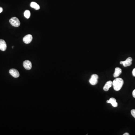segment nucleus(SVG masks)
<instances>
[{
  "label": "nucleus",
  "mask_w": 135,
  "mask_h": 135,
  "mask_svg": "<svg viewBox=\"0 0 135 135\" xmlns=\"http://www.w3.org/2000/svg\"><path fill=\"white\" fill-rule=\"evenodd\" d=\"M24 67L27 70H30L32 68V64L30 61L28 60L24 61L23 62Z\"/></svg>",
  "instance_id": "39448f33"
},
{
  "label": "nucleus",
  "mask_w": 135,
  "mask_h": 135,
  "mask_svg": "<svg viewBox=\"0 0 135 135\" xmlns=\"http://www.w3.org/2000/svg\"><path fill=\"white\" fill-rule=\"evenodd\" d=\"M33 37L32 35L30 34H28L25 36L23 38L24 42L26 44H28L31 42L32 41Z\"/></svg>",
  "instance_id": "423d86ee"
},
{
  "label": "nucleus",
  "mask_w": 135,
  "mask_h": 135,
  "mask_svg": "<svg viewBox=\"0 0 135 135\" xmlns=\"http://www.w3.org/2000/svg\"><path fill=\"white\" fill-rule=\"evenodd\" d=\"M7 48V44L5 40L0 39V50L2 51L6 50Z\"/></svg>",
  "instance_id": "6e6552de"
},
{
  "label": "nucleus",
  "mask_w": 135,
  "mask_h": 135,
  "mask_svg": "<svg viewBox=\"0 0 135 135\" xmlns=\"http://www.w3.org/2000/svg\"><path fill=\"white\" fill-rule=\"evenodd\" d=\"M24 16L27 18H29L30 17V12L29 11L26 10L24 12Z\"/></svg>",
  "instance_id": "ddd939ff"
},
{
  "label": "nucleus",
  "mask_w": 135,
  "mask_h": 135,
  "mask_svg": "<svg viewBox=\"0 0 135 135\" xmlns=\"http://www.w3.org/2000/svg\"><path fill=\"white\" fill-rule=\"evenodd\" d=\"M129 134L128 133H125V134H124L123 135H129Z\"/></svg>",
  "instance_id": "a211bd4d"
},
{
  "label": "nucleus",
  "mask_w": 135,
  "mask_h": 135,
  "mask_svg": "<svg viewBox=\"0 0 135 135\" xmlns=\"http://www.w3.org/2000/svg\"><path fill=\"white\" fill-rule=\"evenodd\" d=\"M132 96L134 98H135V89H134L132 92Z\"/></svg>",
  "instance_id": "dca6fc26"
},
{
  "label": "nucleus",
  "mask_w": 135,
  "mask_h": 135,
  "mask_svg": "<svg viewBox=\"0 0 135 135\" xmlns=\"http://www.w3.org/2000/svg\"><path fill=\"white\" fill-rule=\"evenodd\" d=\"M132 73L133 76L135 77V68L133 69L132 70Z\"/></svg>",
  "instance_id": "2eb2a0df"
},
{
  "label": "nucleus",
  "mask_w": 135,
  "mask_h": 135,
  "mask_svg": "<svg viewBox=\"0 0 135 135\" xmlns=\"http://www.w3.org/2000/svg\"><path fill=\"white\" fill-rule=\"evenodd\" d=\"M2 11H3V8L0 7V13L2 12Z\"/></svg>",
  "instance_id": "f3484780"
},
{
  "label": "nucleus",
  "mask_w": 135,
  "mask_h": 135,
  "mask_svg": "<svg viewBox=\"0 0 135 135\" xmlns=\"http://www.w3.org/2000/svg\"><path fill=\"white\" fill-rule=\"evenodd\" d=\"M107 103H110L112 104V106L114 107H116L118 106V104L116 102V99L113 98H111L110 99L107 100Z\"/></svg>",
  "instance_id": "1a4fd4ad"
},
{
  "label": "nucleus",
  "mask_w": 135,
  "mask_h": 135,
  "mask_svg": "<svg viewBox=\"0 0 135 135\" xmlns=\"http://www.w3.org/2000/svg\"><path fill=\"white\" fill-rule=\"evenodd\" d=\"M30 7L36 10H39L40 8V5L35 2H32L30 3Z\"/></svg>",
  "instance_id": "f8f14e48"
},
{
  "label": "nucleus",
  "mask_w": 135,
  "mask_h": 135,
  "mask_svg": "<svg viewBox=\"0 0 135 135\" xmlns=\"http://www.w3.org/2000/svg\"><path fill=\"white\" fill-rule=\"evenodd\" d=\"M121 73H122L121 69L119 67H117L115 69V72L113 74L114 77L115 78L117 77L121 74Z\"/></svg>",
  "instance_id": "9b49d317"
},
{
  "label": "nucleus",
  "mask_w": 135,
  "mask_h": 135,
  "mask_svg": "<svg viewBox=\"0 0 135 135\" xmlns=\"http://www.w3.org/2000/svg\"><path fill=\"white\" fill-rule=\"evenodd\" d=\"M132 61V58L131 57H129L124 61L120 62V63L123 65L124 67H127L131 65Z\"/></svg>",
  "instance_id": "20e7f679"
},
{
  "label": "nucleus",
  "mask_w": 135,
  "mask_h": 135,
  "mask_svg": "<svg viewBox=\"0 0 135 135\" xmlns=\"http://www.w3.org/2000/svg\"><path fill=\"white\" fill-rule=\"evenodd\" d=\"M98 76L96 74L92 75L89 80V83L91 85H95L97 84L98 81Z\"/></svg>",
  "instance_id": "7ed1b4c3"
},
{
  "label": "nucleus",
  "mask_w": 135,
  "mask_h": 135,
  "mask_svg": "<svg viewBox=\"0 0 135 135\" xmlns=\"http://www.w3.org/2000/svg\"><path fill=\"white\" fill-rule=\"evenodd\" d=\"M131 113L132 115L135 118V110L132 109L131 111Z\"/></svg>",
  "instance_id": "4468645a"
},
{
  "label": "nucleus",
  "mask_w": 135,
  "mask_h": 135,
  "mask_svg": "<svg viewBox=\"0 0 135 135\" xmlns=\"http://www.w3.org/2000/svg\"><path fill=\"white\" fill-rule=\"evenodd\" d=\"M10 23L12 26L15 27H18L20 25V20L18 18L16 17L11 18L10 20Z\"/></svg>",
  "instance_id": "f03ea898"
},
{
  "label": "nucleus",
  "mask_w": 135,
  "mask_h": 135,
  "mask_svg": "<svg viewBox=\"0 0 135 135\" xmlns=\"http://www.w3.org/2000/svg\"><path fill=\"white\" fill-rule=\"evenodd\" d=\"M9 73L12 77L14 78H18L20 76V74L18 70L15 69H11L9 71Z\"/></svg>",
  "instance_id": "0eeeda50"
},
{
  "label": "nucleus",
  "mask_w": 135,
  "mask_h": 135,
  "mask_svg": "<svg viewBox=\"0 0 135 135\" xmlns=\"http://www.w3.org/2000/svg\"><path fill=\"white\" fill-rule=\"evenodd\" d=\"M123 80L120 78H117L114 80L113 82V86L114 90L116 91H119L124 84Z\"/></svg>",
  "instance_id": "f257e3e1"
},
{
  "label": "nucleus",
  "mask_w": 135,
  "mask_h": 135,
  "mask_svg": "<svg viewBox=\"0 0 135 135\" xmlns=\"http://www.w3.org/2000/svg\"><path fill=\"white\" fill-rule=\"evenodd\" d=\"M113 85V82L111 81H108L103 87V90L105 91H107Z\"/></svg>",
  "instance_id": "9d476101"
}]
</instances>
